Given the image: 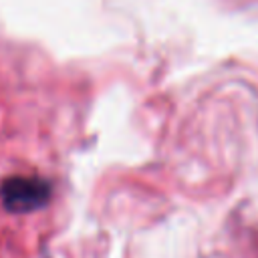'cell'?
Here are the masks:
<instances>
[{"label":"cell","mask_w":258,"mask_h":258,"mask_svg":"<svg viewBox=\"0 0 258 258\" xmlns=\"http://www.w3.org/2000/svg\"><path fill=\"white\" fill-rule=\"evenodd\" d=\"M52 183L38 175H8L0 181V204L10 214H32L48 206Z\"/></svg>","instance_id":"6da1fadb"}]
</instances>
